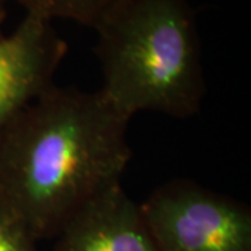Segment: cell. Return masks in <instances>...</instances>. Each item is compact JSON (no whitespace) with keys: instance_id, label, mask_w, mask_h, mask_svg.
<instances>
[{"instance_id":"1","label":"cell","mask_w":251,"mask_h":251,"mask_svg":"<svg viewBox=\"0 0 251 251\" xmlns=\"http://www.w3.org/2000/svg\"><path fill=\"white\" fill-rule=\"evenodd\" d=\"M128 122L99 90L52 85L0 130V197L38 242L120 181Z\"/></svg>"},{"instance_id":"6","label":"cell","mask_w":251,"mask_h":251,"mask_svg":"<svg viewBox=\"0 0 251 251\" xmlns=\"http://www.w3.org/2000/svg\"><path fill=\"white\" fill-rule=\"evenodd\" d=\"M25 14L53 21L56 18L73 20L87 27H94L103 11L115 0H14Z\"/></svg>"},{"instance_id":"8","label":"cell","mask_w":251,"mask_h":251,"mask_svg":"<svg viewBox=\"0 0 251 251\" xmlns=\"http://www.w3.org/2000/svg\"><path fill=\"white\" fill-rule=\"evenodd\" d=\"M7 1L9 0H0V35H3L1 34V27H3V24H4V20H6V4H7Z\"/></svg>"},{"instance_id":"4","label":"cell","mask_w":251,"mask_h":251,"mask_svg":"<svg viewBox=\"0 0 251 251\" xmlns=\"http://www.w3.org/2000/svg\"><path fill=\"white\" fill-rule=\"evenodd\" d=\"M67 49L50 21L29 14L10 35H0V130L54 85Z\"/></svg>"},{"instance_id":"7","label":"cell","mask_w":251,"mask_h":251,"mask_svg":"<svg viewBox=\"0 0 251 251\" xmlns=\"http://www.w3.org/2000/svg\"><path fill=\"white\" fill-rule=\"evenodd\" d=\"M0 251H39L38 240L0 197Z\"/></svg>"},{"instance_id":"2","label":"cell","mask_w":251,"mask_h":251,"mask_svg":"<svg viewBox=\"0 0 251 251\" xmlns=\"http://www.w3.org/2000/svg\"><path fill=\"white\" fill-rule=\"evenodd\" d=\"M92 28L103 77L99 91L119 113L183 119L200 110L205 78L188 0H115Z\"/></svg>"},{"instance_id":"3","label":"cell","mask_w":251,"mask_h":251,"mask_svg":"<svg viewBox=\"0 0 251 251\" xmlns=\"http://www.w3.org/2000/svg\"><path fill=\"white\" fill-rule=\"evenodd\" d=\"M140 205L159 251H251L250 208L226 194L173 180Z\"/></svg>"},{"instance_id":"5","label":"cell","mask_w":251,"mask_h":251,"mask_svg":"<svg viewBox=\"0 0 251 251\" xmlns=\"http://www.w3.org/2000/svg\"><path fill=\"white\" fill-rule=\"evenodd\" d=\"M54 237L53 251H159L141 205L120 181L78 208Z\"/></svg>"}]
</instances>
